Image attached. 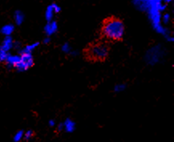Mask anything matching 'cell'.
Listing matches in <instances>:
<instances>
[{"label":"cell","instance_id":"52a82bcc","mask_svg":"<svg viewBox=\"0 0 174 142\" xmlns=\"http://www.w3.org/2000/svg\"><path fill=\"white\" fill-rule=\"evenodd\" d=\"M58 31V23L56 21L53 20L48 21L47 24L44 27V32L48 36H53L56 34Z\"/></svg>","mask_w":174,"mask_h":142},{"label":"cell","instance_id":"d6986e66","mask_svg":"<svg viewBox=\"0 0 174 142\" xmlns=\"http://www.w3.org/2000/svg\"><path fill=\"white\" fill-rule=\"evenodd\" d=\"M33 133L32 130H27L26 132H24V136H23V139H25L26 140H29L33 136Z\"/></svg>","mask_w":174,"mask_h":142},{"label":"cell","instance_id":"ba28073f","mask_svg":"<svg viewBox=\"0 0 174 142\" xmlns=\"http://www.w3.org/2000/svg\"><path fill=\"white\" fill-rule=\"evenodd\" d=\"M19 60H20V55H13V54H9L7 58V59L5 60L6 62L7 66L9 68H16V65L19 64Z\"/></svg>","mask_w":174,"mask_h":142},{"label":"cell","instance_id":"7c38bea8","mask_svg":"<svg viewBox=\"0 0 174 142\" xmlns=\"http://www.w3.org/2000/svg\"><path fill=\"white\" fill-rule=\"evenodd\" d=\"M14 31H15V26L11 23L5 24L1 28V33L5 36H11Z\"/></svg>","mask_w":174,"mask_h":142},{"label":"cell","instance_id":"5bb4252c","mask_svg":"<svg viewBox=\"0 0 174 142\" xmlns=\"http://www.w3.org/2000/svg\"><path fill=\"white\" fill-rule=\"evenodd\" d=\"M171 21V15L168 12H164L163 14H161V22L162 23L163 26H166L168 23H170Z\"/></svg>","mask_w":174,"mask_h":142},{"label":"cell","instance_id":"2e32d148","mask_svg":"<svg viewBox=\"0 0 174 142\" xmlns=\"http://www.w3.org/2000/svg\"><path fill=\"white\" fill-rule=\"evenodd\" d=\"M125 89H126V85L123 83H117V84L115 85V87H114V91L117 93L122 92H124Z\"/></svg>","mask_w":174,"mask_h":142},{"label":"cell","instance_id":"44dd1931","mask_svg":"<svg viewBox=\"0 0 174 142\" xmlns=\"http://www.w3.org/2000/svg\"><path fill=\"white\" fill-rule=\"evenodd\" d=\"M51 42V38H50V36H47L44 39V44H48Z\"/></svg>","mask_w":174,"mask_h":142},{"label":"cell","instance_id":"ffe728a7","mask_svg":"<svg viewBox=\"0 0 174 142\" xmlns=\"http://www.w3.org/2000/svg\"><path fill=\"white\" fill-rule=\"evenodd\" d=\"M48 125H49L50 127H55L56 125V121L55 120H53V119H52V120H50L49 121H48Z\"/></svg>","mask_w":174,"mask_h":142},{"label":"cell","instance_id":"277c9868","mask_svg":"<svg viewBox=\"0 0 174 142\" xmlns=\"http://www.w3.org/2000/svg\"><path fill=\"white\" fill-rule=\"evenodd\" d=\"M165 50L164 49L162 46L156 45L146 52L144 58H145L147 64L150 65H155L163 59V57L165 56Z\"/></svg>","mask_w":174,"mask_h":142},{"label":"cell","instance_id":"7402d4cb","mask_svg":"<svg viewBox=\"0 0 174 142\" xmlns=\"http://www.w3.org/2000/svg\"><path fill=\"white\" fill-rule=\"evenodd\" d=\"M57 129H58V131H63V123H60V124H59V125H58Z\"/></svg>","mask_w":174,"mask_h":142},{"label":"cell","instance_id":"603a6c76","mask_svg":"<svg viewBox=\"0 0 174 142\" xmlns=\"http://www.w3.org/2000/svg\"><path fill=\"white\" fill-rule=\"evenodd\" d=\"M162 1V2H164L165 4H169V3H171V2H173V0H161Z\"/></svg>","mask_w":174,"mask_h":142},{"label":"cell","instance_id":"9c48e42d","mask_svg":"<svg viewBox=\"0 0 174 142\" xmlns=\"http://www.w3.org/2000/svg\"><path fill=\"white\" fill-rule=\"evenodd\" d=\"M14 46V41L13 39L11 38V36H5V38L2 40V43L0 46V47L2 49L5 50L6 51L9 52L13 48Z\"/></svg>","mask_w":174,"mask_h":142},{"label":"cell","instance_id":"6da1fadb","mask_svg":"<svg viewBox=\"0 0 174 142\" xmlns=\"http://www.w3.org/2000/svg\"><path fill=\"white\" fill-rule=\"evenodd\" d=\"M133 2L136 8L147 12L153 29L158 34L162 35L166 40L172 36V33L161 22V14L166 9V4L161 0H133Z\"/></svg>","mask_w":174,"mask_h":142},{"label":"cell","instance_id":"30bf717a","mask_svg":"<svg viewBox=\"0 0 174 142\" xmlns=\"http://www.w3.org/2000/svg\"><path fill=\"white\" fill-rule=\"evenodd\" d=\"M63 131H65L67 133H73L76 129V122L71 120V118H67V119L63 122Z\"/></svg>","mask_w":174,"mask_h":142},{"label":"cell","instance_id":"7a4b0ae2","mask_svg":"<svg viewBox=\"0 0 174 142\" xmlns=\"http://www.w3.org/2000/svg\"><path fill=\"white\" fill-rule=\"evenodd\" d=\"M124 24L123 21L117 18H110L104 22L102 27L103 37L109 40H120L124 35Z\"/></svg>","mask_w":174,"mask_h":142},{"label":"cell","instance_id":"8fae6325","mask_svg":"<svg viewBox=\"0 0 174 142\" xmlns=\"http://www.w3.org/2000/svg\"><path fill=\"white\" fill-rule=\"evenodd\" d=\"M24 19L25 15L22 11L17 10V11L15 12V13H14V21H15L16 25L20 26V25L23 24V23L24 22Z\"/></svg>","mask_w":174,"mask_h":142},{"label":"cell","instance_id":"8992f818","mask_svg":"<svg viewBox=\"0 0 174 142\" xmlns=\"http://www.w3.org/2000/svg\"><path fill=\"white\" fill-rule=\"evenodd\" d=\"M60 12H61V7H59V4L52 2V4L48 5L45 10V14H44L45 19L47 20V22L53 20L55 15L56 14H59Z\"/></svg>","mask_w":174,"mask_h":142},{"label":"cell","instance_id":"ac0fdd59","mask_svg":"<svg viewBox=\"0 0 174 142\" xmlns=\"http://www.w3.org/2000/svg\"><path fill=\"white\" fill-rule=\"evenodd\" d=\"M9 54V52H7V51L2 49V48L0 47V62H5V60L7 59Z\"/></svg>","mask_w":174,"mask_h":142},{"label":"cell","instance_id":"9a60e30c","mask_svg":"<svg viewBox=\"0 0 174 142\" xmlns=\"http://www.w3.org/2000/svg\"><path fill=\"white\" fill-rule=\"evenodd\" d=\"M23 136H24V132L23 130H19L14 135L13 140L15 142H20L23 139Z\"/></svg>","mask_w":174,"mask_h":142},{"label":"cell","instance_id":"4fadbf2b","mask_svg":"<svg viewBox=\"0 0 174 142\" xmlns=\"http://www.w3.org/2000/svg\"><path fill=\"white\" fill-rule=\"evenodd\" d=\"M39 45V43L38 42H34L32 44H27V46H25L24 47H22V49L20 50L19 53H22V52H25V53H32L34 50L36 49L37 47Z\"/></svg>","mask_w":174,"mask_h":142},{"label":"cell","instance_id":"5b68a950","mask_svg":"<svg viewBox=\"0 0 174 142\" xmlns=\"http://www.w3.org/2000/svg\"><path fill=\"white\" fill-rule=\"evenodd\" d=\"M20 55V60L19 64L16 65V68L19 72H25L31 68L34 64V58L32 53H25L22 52Z\"/></svg>","mask_w":174,"mask_h":142},{"label":"cell","instance_id":"cb8c5ba5","mask_svg":"<svg viewBox=\"0 0 174 142\" xmlns=\"http://www.w3.org/2000/svg\"><path fill=\"white\" fill-rule=\"evenodd\" d=\"M52 1H56V0H52Z\"/></svg>","mask_w":174,"mask_h":142},{"label":"cell","instance_id":"e0dca14e","mask_svg":"<svg viewBox=\"0 0 174 142\" xmlns=\"http://www.w3.org/2000/svg\"><path fill=\"white\" fill-rule=\"evenodd\" d=\"M72 50L73 49L71 48V47L70 46V44H67V43L63 44L61 47V51H63V53H65V54H69V55H70V53H71Z\"/></svg>","mask_w":174,"mask_h":142},{"label":"cell","instance_id":"3957f363","mask_svg":"<svg viewBox=\"0 0 174 142\" xmlns=\"http://www.w3.org/2000/svg\"><path fill=\"white\" fill-rule=\"evenodd\" d=\"M109 45L105 41H99L92 44L88 50V55L92 60L102 61L108 56Z\"/></svg>","mask_w":174,"mask_h":142}]
</instances>
